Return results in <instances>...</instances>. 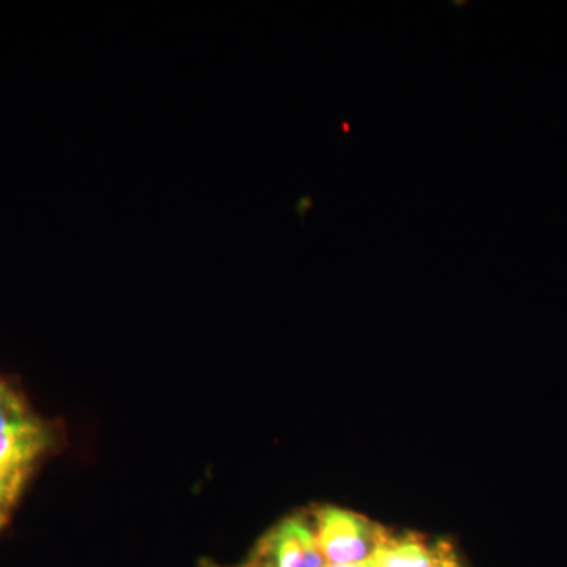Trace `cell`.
<instances>
[{"instance_id":"obj_3","label":"cell","mask_w":567,"mask_h":567,"mask_svg":"<svg viewBox=\"0 0 567 567\" xmlns=\"http://www.w3.org/2000/svg\"><path fill=\"white\" fill-rule=\"evenodd\" d=\"M454 554V548L445 540L431 544L425 537L406 533L386 537L372 563L375 567H442Z\"/></svg>"},{"instance_id":"obj_5","label":"cell","mask_w":567,"mask_h":567,"mask_svg":"<svg viewBox=\"0 0 567 567\" xmlns=\"http://www.w3.org/2000/svg\"><path fill=\"white\" fill-rule=\"evenodd\" d=\"M37 420L25 405L24 399L0 379V434L20 429Z\"/></svg>"},{"instance_id":"obj_8","label":"cell","mask_w":567,"mask_h":567,"mask_svg":"<svg viewBox=\"0 0 567 567\" xmlns=\"http://www.w3.org/2000/svg\"><path fill=\"white\" fill-rule=\"evenodd\" d=\"M442 567H462L461 563H458V559L456 557V554L451 555L450 558L446 559L445 565Z\"/></svg>"},{"instance_id":"obj_7","label":"cell","mask_w":567,"mask_h":567,"mask_svg":"<svg viewBox=\"0 0 567 567\" xmlns=\"http://www.w3.org/2000/svg\"><path fill=\"white\" fill-rule=\"evenodd\" d=\"M323 567H375L374 563H372V559H369V561L360 563V565H331V566H323Z\"/></svg>"},{"instance_id":"obj_6","label":"cell","mask_w":567,"mask_h":567,"mask_svg":"<svg viewBox=\"0 0 567 567\" xmlns=\"http://www.w3.org/2000/svg\"><path fill=\"white\" fill-rule=\"evenodd\" d=\"M24 480L20 477H0V524L7 517L11 505L17 502Z\"/></svg>"},{"instance_id":"obj_1","label":"cell","mask_w":567,"mask_h":567,"mask_svg":"<svg viewBox=\"0 0 567 567\" xmlns=\"http://www.w3.org/2000/svg\"><path fill=\"white\" fill-rule=\"evenodd\" d=\"M390 529L364 516L324 506L316 514V539L323 559L333 565L369 561L390 536Z\"/></svg>"},{"instance_id":"obj_2","label":"cell","mask_w":567,"mask_h":567,"mask_svg":"<svg viewBox=\"0 0 567 567\" xmlns=\"http://www.w3.org/2000/svg\"><path fill=\"white\" fill-rule=\"evenodd\" d=\"M323 561L315 529L295 516L267 533L244 567H323Z\"/></svg>"},{"instance_id":"obj_4","label":"cell","mask_w":567,"mask_h":567,"mask_svg":"<svg viewBox=\"0 0 567 567\" xmlns=\"http://www.w3.org/2000/svg\"><path fill=\"white\" fill-rule=\"evenodd\" d=\"M50 446V432L39 420L0 434V477L25 480L37 458Z\"/></svg>"}]
</instances>
